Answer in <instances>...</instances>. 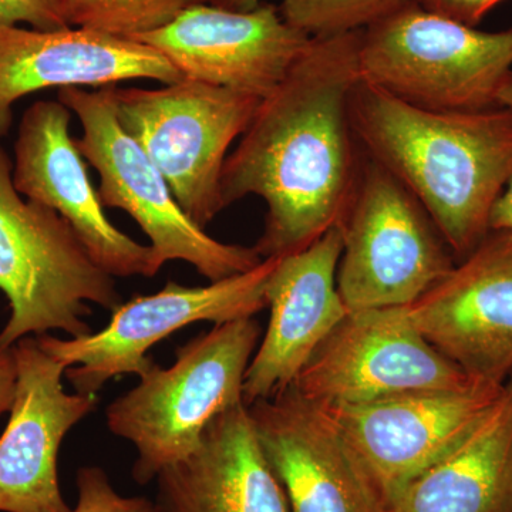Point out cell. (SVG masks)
<instances>
[{"mask_svg": "<svg viewBox=\"0 0 512 512\" xmlns=\"http://www.w3.org/2000/svg\"><path fill=\"white\" fill-rule=\"evenodd\" d=\"M72 111L59 100L36 101L20 120L13 184L69 222L84 248L114 278H153L160 269L150 245L128 237L107 218L84 157L70 133Z\"/></svg>", "mask_w": 512, "mask_h": 512, "instance_id": "13", "label": "cell"}, {"mask_svg": "<svg viewBox=\"0 0 512 512\" xmlns=\"http://www.w3.org/2000/svg\"><path fill=\"white\" fill-rule=\"evenodd\" d=\"M77 503L72 512H158L144 497H124L103 468L82 467L76 476Z\"/></svg>", "mask_w": 512, "mask_h": 512, "instance_id": "23", "label": "cell"}, {"mask_svg": "<svg viewBox=\"0 0 512 512\" xmlns=\"http://www.w3.org/2000/svg\"><path fill=\"white\" fill-rule=\"evenodd\" d=\"M359 40L360 30L311 36L225 160L224 207L248 195L268 207L254 245L262 259L308 248L348 210L360 161L349 114Z\"/></svg>", "mask_w": 512, "mask_h": 512, "instance_id": "1", "label": "cell"}, {"mask_svg": "<svg viewBox=\"0 0 512 512\" xmlns=\"http://www.w3.org/2000/svg\"><path fill=\"white\" fill-rule=\"evenodd\" d=\"M421 8L437 13L463 25L477 28L481 22L500 3L505 0H416Z\"/></svg>", "mask_w": 512, "mask_h": 512, "instance_id": "25", "label": "cell"}, {"mask_svg": "<svg viewBox=\"0 0 512 512\" xmlns=\"http://www.w3.org/2000/svg\"><path fill=\"white\" fill-rule=\"evenodd\" d=\"M248 409L289 512H387L375 485L319 404L289 386Z\"/></svg>", "mask_w": 512, "mask_h": 512, "instance_id": "16", "label": "cell"}, {"mask_svg": "<svg viewBox=\"0 0 512 512\" xmlns=\"http://www.w3.org/2000/svg\"><path fill=\"white\" fill-rule=\"evenodd\" d=\"M410 0H281L279 12L309 36L353 32L372 25Z\"/></svg>", "mask_w": 512, "mask_h": 512, "instance_id": "22", "label": "cell"}, {"mask_svg": "<svg viewBox=\"0 0 512 512\" xmlns=\"http://www.w3.org/2000/svg\"><path fill=\"white\" fill-rule=\"evenodd\" d=\"M498 106L512 110V72L508 76L503 89H501L500 96H498Z\"/></svg>", "mask_w": 512, "mask_h": 512, "instance_id": "29", "label": "cell"}, {"mask_svg": "<svg viewBox=\"0 0 512 512\" xmlns=\"http://www.w3.org/2000/svg\"><path fill=\"white\" fill-rule=\"evenodd\" d=\"M183 79L153 47L83 28H0V138L8 134L16 101L40 90L111 87L127 80Z\"/></svg>", "mask_w": 512, "mask_h": 512, "instance_id": "18", "label": "cell"}, {"mask_svg": "<svg viewBox=\"0 0 512 512\" xmlns=\"http://www.w3.org/2000/svg\"><path fill=\"white\" fill-rule=\"evenodd\" d=\"M28 23L32 29L72 28L67 22L62 0H0V28Z\"/></svg>", "mask_w": 512, "mask_h": 512, "instance_id": "24", "label": "cell"}, {"mask_svg": "<svg viewBox=\"0 0 512 512\" xmlns=\"http://www.w3.org/2000/svg\"><path fill=\"white\" fill-rule=\"evenodd\" d=\"M0 293L9 319L0 350L28 336L92 332L89 303L113 312L123 303L114 276L94 262L69 222L13 184V161L0 144Z\"/></svg>", "mask_w": 512, "mask_h": 512, "instance_id": "4", "label": "cell"}, {"mask_svg": "<svg viewBox=\"0 0 512 512\" xmlns=\"http://www.w3.org/2000/svg\"><path fill=\"white\" fill-rule=\"evenodd\" d=\"M504 384L423 390L373 402L319 406L328 413L386 507L410 481L466 439Z\"/></svg>", "mask_w": 512, "mask_h": 512, "instance_id": "11", "label": "cell"}, {"mask_svg": "<svg viewBox=\"0 0 512 512\" xmlns=\"http://www.w3.org/2000/svg\"><path fill=\"white\" fill-rule=\"evenodd\" d=\"M490 229H505L512 232V178L503 194L495 201L491 211Z\"/></svg>", "mask_w": 512, "mask_h": 512, "instance_id": "27", "label": "cell"}, {"mask_svg": "<svg viewBox=\"0 0 512 512\" xmlns=\"http://www.w3.org/2000/svg\"><path fill=\"white\" fill-rule=\"evenodd\" d=\"M259 338L254 318L215 325L178 348L173 366L154 363L134 389L107 406L111 433L137 450L138 484L191 456L211 421L245 402V375Z\"/></svg>", "mask_w": 512, "mask_h": 512, "instance_id": "3", "label": "cell"}, {"mask_svg": "<svg viewBox=\"0 0 512 512\" xmlns=\"http://www.w3.org/2000/svg\"><path fill=\"white\" fill-rule=\"evenodd\" d=\"M156 480L158 512H289L245 402L215 417L197 450Z\"/></svg>", "mask_w": 512, "mask_h": 512, "instance_id": "19", "label": "cell"}, {"mask_svg": "<svg viewBox=\"0 0 512 512\" xmlns=\"http://www.w3.org/2000/svg\"><path fill=\"white\" fill-rule=\"evenodd\" d=\"M349 114L360 150L412 192L456 261L467 258L512 178V110L421 109L360 79Z\"/></svg>", "mask_w": 512, "mask_h": 512, "instance_id": "2", "label": "cell"}, {"mask_svg": "<svg viewBox=\"0 0 512 512\" xmlns=\"http://www.w3.org/2000/svg\"><path fill=\"white\" fill-rule=\"evenodd\" d=\"M18 377L0 436V512H72L60 490L57 458L64 437L97 407V396L67 393V366L36 336L12 346Z\"/></svg>", "mask_w": 512, "mask_h": 512, "instance_id": "15", "label": "cell"}, {"mask_svg": "<svg viewBox=\"0 0 512 512\" xmlns=\"http://www.w3.org/2000/svg\"><path fill=\"white\" fill-rule=\"evenodd\" d=\"M338 225L343 249L336 284L349 312L410 305L457 264L423 205L362 150L355 191Z\"/></svg>", "mask_w": 512, "mask_h": 512, "instance_id": "6", "label": "cell"}, {"mask_svg": "<svg viewBox=\"0 0 512 512\" xmlns=\"http://www.w3.org/2000/svg\"><path fill=\"white\" fill-rule=\"evenodd\" d=\"M476 382L434 349L404 306H397L349 312L292 386L313 403L336 406L423 390L466 389Z\"/></svg>", "mask_w": 512, "mask_h": 512, "instance_id": "10", "label": "cell"}, {"mask_svg": "<svg viewBox=\"0 0 512 512\" xmlns=\"http://www.w3.org/2000/svg\"><path fill=\"white\" fill-rule=\"evenodd\" d=\"M309 39L274 5L261 3L239 12L205 3L131 40L153 47L183 79L264 99L284 80Z\"/></svg>", "mask_w": 512, "mask_h": 512, "instance_id": "14", "label": "cell"}, {"mask_svg": "<svg viewBox=\"0 0 512 512\" xmlns=\"http://www.w3.org/2000/svg\"><path fill=\"white\" fill-rule=\"evenodd\" d=\"M278 261L262 259L251 271L205 286L168 281L161 291L121 303L99 332L82 338L59 339L49 333L36 338L47 353L67 366L64 376L77 393L97 396L111 379L143 376L156 363L148 350L185 326L221 325L264 311L266 288Z\"/></svg>", "mask_w": 512, "mask_h": 512, "instance_id": "9", "label": "cell"}, {"mask_svg": "<svg viewBox=\"0 0 512 512\" xmlns=\"http://www.w3.org/2000/svg\"><path fill=\"white\" fill-rule=\"evenodd\" d=\"M359 72L421 109H497L512 72V28L484 32L410 0L360 30Z\"/></svg>", "mask_w": 512, "mask_h": 512, "instance_id": "5", "label": "cell"}, {"mask_svg": "<svg viewBox=\"0 0 512 512\" xmlns=\"http://www.w3.org/2000/svg\"><path fill=\"white\" fill-rule=\"evenodd\" d=\"M404 309L417 332L471 379L504 384L512 375V232H488Z\"/></svg>", "mask_w": 512, "mask_h": 512, "instance_id": "12", "label": "cell"}, {"mask_svg": "<svg viewBox=\"0 0 512 512\" xmlns=\"http://www.w3.org/2000/svg\"><path fill=\"white\" fill-rule=\"evenodd\" d=\"M16 377H18V367H16L13 348L0 350V416L9 412L12 406Z\"/></svg>", "mask_w": 512, "mask_h": 512, "instance_id": "26", "label": "cell"}, {"mask_svg": "<svg viewBox=\"0 0 512 512\" xmlns=\"http://www.w3.org/2000/svg\"><path fill=\"white\" fill-rule=\"evenodd\" d=\"M387 512H512V375L466 439L402 488Z\"/></svg>", "mask_w": 512, "mask_h": 512, "instance_id": "20", "label": "cell"}, {"mask_svg": "<svg viewBox=\"0 0 512 512\" xmlns=\"http://www.w3.org/2000/svg\"><path fill=\"white\" fill-rule=\"evenodd\" d=\"M124 130L164 175L198 227L225 210L221 177L231 144L247 130L261 99L180 79L160 89L113 86Z\"/></svg>", "mask_w": 512, "mask_h": 512, "instance_id": "8", "label": "cell"}, {"mask_svg": "<svg viewBox=\"0 0 512 512\" xmlns=\"http://www.w3.org/2000/svg\"><path fill=\"white\" fill-rule=\"evenodd\" d=\"M211 0H62L70 26L133 39L154 32L185 10Z\"/></svg>", "mask_w": 512, "mask_h": 512, "instance_id": "21", "label": "cell"}, {"mask_svg": "<svg viewBox=\"0 0 512 512\" xmlns=\"http://www.w3.org/2000/svg\"><path fill=\"white\" fill-rule=\"evenodd\" d=\"M342 249V231L333 225L308 248L279 258L266 288L271 318L245 375L248 406L292 386L348 315L336 284Z\"/></svg>", "mask_w": 512, "mask_h": 512, "instance_id": "17", "label": "cell"}, {"mask_svg": "<svg viewBox=\"0 0 512 512\" xmlns=\"http://www.w3.org/2000/svg\"><path fill=\"white\" fill-rule=\"evenodd\" d=\"M57 100L82 123L77 147L99 173L104 208H119L137 222L150 238L160 271L167 262L184 261L217 282L261 264L255 247L218 241L185 214L164 175L121 126L113 86L96 92L64 87Z\"/></svg>", "mask_w": 512, "mask_h": 512, "instance_id": "7", "label": "cell"}, {"mask_svg": "<svg viewBox=\"0 0 512 512\" xmlns=\"http://www.w3.org/2000/svg\"><path fill=\"white\" fill-rule=\"evenodd\" d=\"M211 5L245 12V10L258 8V6L261 5V0H211Z\"/></svg>", "mask_w": 512, "mask_h": 512, "instance_id": "28", "label": "cell"}]
</instances>
